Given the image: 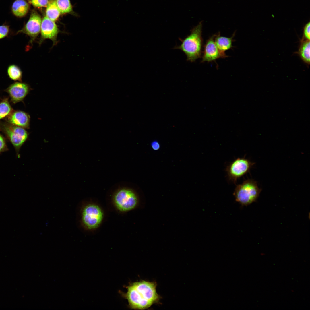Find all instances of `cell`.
<instances>
[{
  "mask_svg": "<svg viewBox=\"0 0 310 310\" xmlns=\"http://www.w3.org/2000/svg\"><path fill=\"white\" fill-rule=\"evenodd\" d=\"M156 284L144 280L133 283L127 287V291L124 294L130 308L144 309L150 307L158 301Z\"/></svg>",
  "mask_w": 310,
  "mask_h": 310,
  "instance_id": "1",
  "label": "cell"
},
{
  "mask_svg": "<svg viewBox=\"0 0 310 310\" xmlns=\"http://www.w3.org/2000/svg\"><path fill=\"white\" fill-rule=\"evenodd\" d=\"M202 28V21H201L191 30L190 34L184 39L179 38L181 44L174 48L182 51L186 55L187 61L194 62L202 56L203 44Z\"/></svg>",
  "mask_w": 310,
  "mask_h": 310,
  "instance_id": "2",
  "label": "cell"
},
{
  "mask_svg": "<svg viewBox=\"0 0 310 310\" xmlns=\"http://www.w3.org/2000/svg\"><path fill=\"white\" fill-rule=\"evenodd\" d=\"M261 190L256 181L247 179L236 186L233 195L237 202L247 206L256 201Z\"/></svg>",
  "mask_w": 310,
  "mask_h": 310,
  "instance_id": "3",
  "label": "cell"
},
{
  "mask_svg": "<svg viewBox=\"0 0 310 310\" xmlns=\"http://www.w3.org/2000/svg\"><path fill=\"white\" fill-rule=\"evenodd\" d=\"M113 200L117 208L122 212L133 209L137 206L139 202L136 193L132 189L126 187L117 190L114 194Z\"/></svg>",
  "mask_w": 310,
  "mask_h": 310,
  "instance_id": "4",
  "label": "cell"
},
{
  "mask_svg": "<svg viewBox=\"0 0 310 310\" xmlns=\"http://www.w3.org/2000/svg\"><path fill=\"white\" fill-rule=\"evenodd\" d=\"M104 214L98 205L90 204L85 205L81 211V221L85 228L92 230L98 228L102 223Z\"/></svg>",
  "mask_w": 310,
  "mask_h": 310,
  "instance_id": "5",
  "label": "cell"
},
{
  "mask_svg": "<svg viewBox=\"0 0 310 310\" xmlns=\"http://www.w3.org/2000/svg\"><path fill=\"white\" fill-rule=\"evenodd\" d=\"M254 164L244 158L236 159L226 168L228 179L235 184L237 180L248 173Z\"/></svg>",
  "mask_w": 310,
  "mask_h": 310,
  "instance_id": "6",
  "label": "cell"
},
{
  "mask_svg": "<svg viewBox=\"0 0 310 310\" xmlns=\"http://www.w3.org/2000/svg\"><path fill=\"white\" fill-rule=\"evenodd\" d=\"M4 129L5 133L18 155L21 147L28 138V132L23 128L13 125L5 126Z\"/></svg>",
  "mask_w": 310,
  "mask_h": 310,
  "instance_id": "7",
  "label": "cell"
},
{
  "mask_svg": "<svg viewBox=\"0 0 310 310\" xmlns=\"http://www.w3.org/2000/svg\"><path fill=\"white\" fill-rule=\"evenodd\" d=\"M42 21L40 16L36 11L32 12L28 22L16 34L22 33L27 35L30 39L29 43L32 45L40 32Z\"/></svg>",
  "mask_w": 310,
  "mask_h": 310,
  "instance_id": "8",
  "label": "cell"
},
{
  "mask_svg": "<svg viewBox=\"0 0 310 310\" xmlns=\"http://www.w3.org/2000/svg\"><path fill=\"white\" fill-rule=\"evenodd\" d=\"M40 30L39 44H41L46 39L51 40L53 42V45L57 44V38L59 30L55 22L46 16L44 17L42 20Z\"/></svg>",
  "mask_w": 310,
  "mask_h": 310,
  "instance_id": "9",
  "label": "cell"
},
{
  "mask_svg": "<svg viewBox=\"0 0 310 310\" xmlns=\"http://www.w3.org/2000/svg\"><path fill=\"white\" fill-rule=\"evenodd\" d=\"M215 36L214 34L210 37L204 46L202 63L215 61L219 58L228 57L226 54L221 53L218 49L214 41Z\"/></svg>",
  "mask_w": 310,
  "mask_h": 310,
  "instance_id": "10",
  "label": "cell"
},
{
  "mask_svg": "<svg viewBox=\"0 0 310 310\" xmlns=\"http://www.w3.org/2000/svg\"><path fill=\"white\" fill-rule=\"evenodd\" d=\"M29 86L26 83L16 82L11 85L7 89L12 101L14 103L22 100L29 90Z\"/></svg>",
  "mask_w": 310,
  "mask_h": 310,
  "instance_id": "11",
  "label": "cell"
},
{
  "mask_svg": "<svg viewBox=\"0 0 310 310\" xmlns=\"http://www.w3.org/2000/svg\"><path fill=\"white\" fill-rule=\"evenodd\" d=\"M29 115L21 111H17L11 113L8 118V121L13 125L23 128L29 127L30 120Z\"/></svg>",
  "mask_w": 310,
  "mask_h": 310,
  "instance_id": "12",
  "label": "cell"
},
{
  "mask_svg": "<svg viewBox=\"0 0 310 310\" xmlns=\"http://www.w3.org/2000/svg\"><path fill=\"white\" fill-rule=\"evenodd\" d=\"M235 33V32H234L230 37L221 36L219 32L215 34L214 42L219 50L223 54H226L225 51L233 47L232 43L235 41L233 38Z\"/></svg>",
  "mask_w": 310,
  "mask_h": 310,
  "instance_id": "13",
  "label": "cell"
},
{
  "mask_svg": "<svg viewBox=\"0 0 310 310\" xmlns=\"http://www.w3.org/2000/svg\"><path fill=\"white\" fill-rule=\"evenodd\" d=\"M29 9V5L25 0H15L12 4L11 8L13 14L19 17L25 16Z\"/></svg>",
  "mask_w": 310,
  "mask_h": 310,
  "instance_id": "14",
  "label": "cell"
},
{
  "mask_svg": "<svg viewBox=\"0 0 310 310\" xmlns=\"http://www.w3.org/2000/svg\"><path fill=\"white\" fill-rule=\"evenodd\" d=\"M310 40L303 37L301 42L298 54L301 59L306 63L310 64Z\"/></svg>",
  "mask_w": 310,
  "mask_h": 310,
  "instance_id": "15",
  "label": "cell"
},
{
  "mask_svg": "<svg viewBox=\"0 0 310 310\" xmlns=\"http://www.w3.org/2000/svg\"><path fill=\"white\" fill-rule=\"evenodd\" d=\"M60 12L57 6L55 0H49L46 6V16L55 22L59 17Z\"/></svg>",
  "mask_w": 310,
  "mask_h": 310,
  "instance_id": "16",
  "label": "cell"
},
{
  "mask_svg": "<svg viewBox=\"0 0 310 310\" xmlns=\"http://www.w3.org/2000/svg\"><path fill=\"white\" fill-rule=\"evenodd\" d=\"M8 75L11 79L14 80L22 81V73L20 68L16 65H9L7 70Z\"/></svg>",
  "mask_w": 310,
  "mask_h": 310,
  "instance_id": "17",
  "label": "cell"
},
{
  "mask_svg": "<svg viewBox=\"0 0 310 310\" xmlns=\"http://www.w3.org/2000/svg\"><path fill=\"white\" fill-rule=\"evenodd\" d=\"M55 0L61 14L69 13L72 11V6L70 0Z\"/></svg>",
  "mask_w": 310,
  "mask_h": 310,
  "instance_id": "18",
  "label": "cell"
},
{
  "mask_svg": "<svg viewBox=\"0 0 310 310\" xmlns=\"http://www.w3.org/2000/svg\"><path fill=\"white\" fill-rule=\"evenodd\" d=\"M11 111L7 99L4 100L0 103V119L9 115Z\"/></svg>",
  "mask_w": 310,
  "mask_h": 310,
  "instance_id": "19",
  "label": "cell"
},
{
  "mask_svg": "<svg viewBox=\"0 0 310 310\" xmlns=\"http://www.w3.org/2000/svg\"><path fill=\"white\" fill-rule=\"evenodd\" d=\"M9 32V26L7 25L0 26V39L8 36Z\"/></svg>",
  "mask_w": 310,
  "mask_h": 310,
  "instance_id": "20",
  "label": "cell"
},
{
  "mask_svg": "<svg viewBox=\"0 0 310 310\" xmlns=\"http://www.w3.org/2000/svg\"><path fill=\"white\" fill-rule=\"evenodd\" d=\"M49 0H31L32 5L36 7H44L47 6Z\"/></svg>",
  "mask_w": 310,
  "mask_h": 310,
  "instance_id": "21",
  "label": "cell"
},
{
  "mask_svg": "<svg viewBox=\"0 0 310 310\" xmlns=\"http://www.w3.org/2000/svg\"><path fill=\"white\" fill-rule=\"evenodd\" d=\"M303 38L305 39L310 40V23H307L303 28Z\"/></svg>",
  "mask_w": 310,
  "mask_h": 310,
  "instance_id": "22",
  "label": "cell"
},
{
  "mask_svg": "<svg viewBox=\"0 0 310 310\" xmlns=\"http://www.w3.org/2000/svg\"><path fill=\"white\" fill-rule=\"evenodd\" d=\"M7 147L3 137L0 134V153L7 151Z\"/></svg>",
  "mask_w": 310,
  "mask_h": 310,
  "instance_id": "23",
  "label": "cell"
},
{
  "mask_svg": "<svg viewBox=\"0 0 310 310\" xmlns=\"http://www.w3.org/2000/svg\"><path fill=\"white\" fill-rule=\"evenodd\" d=\"M151 146L152 148L155 150L159 149L160 146L159 143L157 141H154L152 142L151 143Z\"/></svg>",
  "mask_w": 310,
  "mask_h": 310,
  "instance_id": "24",
  "label": "cell"
}]
</instances>
